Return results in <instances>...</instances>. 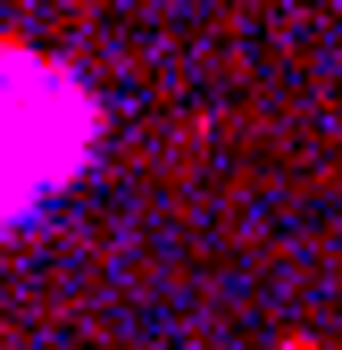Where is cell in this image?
Wrapping results in <instances>:
<instances>
[{
  "instance_id": "1",
  "label": "cell",
  "mask_w": 342,
  "mask_h": 350,
  "mask_svg": "<svg viewBox=\"0 0 342 350\" xmlns=\"http://www.w3.org/2000/svg\"><path fill=\"white\" fill-rule=\"evenodd\" d=\"M267 350H326V342H317V334H276Z\"/></svg>"
}]
</instances>
